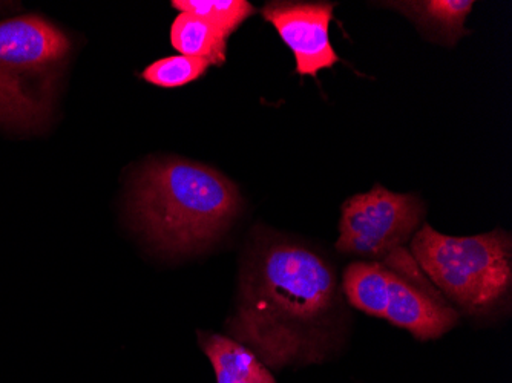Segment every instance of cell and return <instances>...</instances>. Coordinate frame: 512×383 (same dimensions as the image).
Here are the masks:
<instances>
[{
    "mask_svg": "<svg viewBox=\"0 0 512 383\" xmlns=\"http://www.w3.org/2000/svg\"><path fill=\"white\" fill-rule=\"evenodd\" d=\"M338 311L332 267L289 239L266 238L241 272L237 313L227 328L266 367L319 362Z\"/></svg>",
    "mask_w": 512,
    "mask_h": 383,
    "instance_id": "6da1fadb",
    "label": "cell"
},
{
    "mask_svg": "<svg viewBox=\"0 0 512 383\" xmlns=\"http://www.w3.org/2000/svg\"><path fill=\"white\" fill-rule=\"evenodd\" d=\"M241 197L212 167L165 160L146 167L135 184L132 215L157 249L172 255L215 243L237 218Z\"/></svg>",
    "mask_w": 512,
    "mask_h": 383,
    "instance_id": "7a4b0ae2",
    "label": "cell"
},
{
    "mask_svg": "<svg viewBox=\"0 0 512 383\" xmlns=\"http://www.w3.org/2000/svg\"><path fill=\"white\" fill-rule=\"evenodd\" d=\"M71 43L42 16L0 22V126L39 129L53 114Z\"/></svg>",
    "mask_w": 512,
    "mask_h": 383,
    "instance_id": "3957f363",
    "label": "cell"
},
{
    "mask_svg": "<svg viewBox=\"0 0 512 383\" xmlns=\"http://www.w3.org/2000/svg\"><path fill=\"white\" fill-rule=\"evenodd\" d=\"M411 255L440 293L473 315L493 310L511 289V239L502 230L448 236L425 224Z\"/></svg>",
    "mask_w": 512,
    "mask_h": 383,
    "instance_id": "277c9868",
    "label": "cell"
},
{
    "mask_svg": "<svg viewBox=\"0 0 512 383\" xmlns=\"http://www.w3.org/2000/svg\"><path fill=\"white\" fill-rule=\"evenodd\" d=\"M422 217L424 204L419 198L373 187L367 194L348 198L342 206L336 249L378 262L422 289L440 293L405 249Z\"/></svg>",
    "mask_w": 512,
    "mask_h": 383,
    "instance_id": "5b68a950",
    "label": "cell"
},
{
    "mask_svg": "<svg viewBox=\"0 0 512 383\" xmlns=\"http://www.w3.org/2000/svg\"><path fill=\"white\" fill-rule=\"evenodd\" d=\"M344 293L353 307L387 319L421 341L444 336L459 321L442 293L428 292L378 262L350 264L344 273Z\"/></svg>",
    "mask_w": 512,
    "mask_h": 383,
    "instance_id": "8992f818",
    "label": "cell"
},
{
    "mask_svg": "<svg viewBox=\"0 0 512 383\" xmlns=\"http://www.w3.org/2000/svg\"><path fill=\"white\" fill-rule=\"evenodd\" d=\"M333 11L330 2H269L261 11L292 50L299 76L316 77L339 62L329 34Z\"/></svg>",
    "mask_w": 512,
    "mask_h": 383,
    "instance_id": "52a82bcc",
    "label": "cell"
},
{
    "mask_svg": "<svg viewBox=\"0 0 512 383\" xmlns=\"http://www.w3.org/2000/svg\"><path fill=\"white\" fill-rule=\"evenodd\" d=\"M200 345L214 367L217 383H276L258 356L235 339L200 333Z\"/></svg>",
    "mask_w": 512,
    "mask_h": 383,
    "instance_id": "ba28073f",
    "label": "cell"
},
{
    "mask_svg": "<svg viewBox=\"0 0 512 383\" xmlns=\"http://www.w3.org/2000/svg\"><path fill=\"white\" fill-rule=\"evenodd\" d=\"M394 8L410 16L422 30L442 42L456 43L465 36V20L473 10V0H427V2H396Z\"/></svg>",
    "mask_w": 512,
    "mask_h": 383,
    "instance_id": "9c48e42d",
    "label": "cell"
},
{
    "mask_svg": "<svg viewBox=\"0 0 512 383\" xmlns=\"http://www.w3.org/2000/svg\"><path fill=\"white\" fill-rule=\"evenodd\" d=\"M227 36L211 23L180 13L171 27V42L181 56L200 57L214 66L226 62Z\"/></svg>",
    "mask_w": 512,
    "mask_h": 383,
    "instance_id": "30bf717a",
    "label": "cell"
},
{
    "mask_svg": "<svg viewBox=\"0 0 512 383\" xmlns=\"http://www.w3.org/2000/svg\"><path fill=\"white\" fill-rule=\"evenodd\" d=\"M172 7L206 20L227 36L235 33L244 20L256 13L246 0H174Z\"/></svg>",
    "mask_w": 512,
    "mask_h": 383,
    "instance_id": "8fae6325",
    "label": "cell"
},
{
    "mask_svg": "<svg viewBox=\"0 0 512 383\" xmlns=\"http://www.w3.org/2000/svg\"><path fill=\"white\" fill-rule=\"evenodd\" d=\"M212 66L206 59L172 56L157 60L143 71V79L161 88H180L200 79Z\"/></svg>",
    "mask_w": 512,
    "mask_h": 383,
    "instance_id": "7c38bea8",
    "label": "cell"
}]
</instances>
